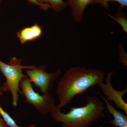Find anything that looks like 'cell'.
I'll list each match as a JSON object with an SVG mask.
<instances>
[{
	"label": "cell",
	"mask_w": 127,
	"mask_h": 127,
	"mask_svg": "<svg viewBox=\"0 0 127 127\" xmlns=\"http://www.w3.org/2000/svg\"><path fill=\"white\" fill-rule=\"evenodd\" d=\"M113 72L111 71L107 74L105 78V83H102L98 86L103 94L106 96V98L108 101L112 102L119 109L123 111L125 114H127V103L125 102L123 97L127 92V88L122 91L116 90L112 86L111 79Z\"/></svg>",
	"instance_id": "6"
},
{
	"label": "cell",
	"mask_w": 127,
	"mask_h": 127,
	"mask_svg": "<svg viewBox=\"0 0 127 127\" xmlns=\"http://www.w3.org/2000/svg\"><path fill=\"white\" fill-rule=\"evenodd\" d=\"M0 116L5 122L9 127H35V124H32L26 127H22L19 126L15 120L6 112L4 111L0 105Z\"/></svg>",
	"instance_id": "13"
},
{
	"label": "cell",
	"mask_w": 127,
	"mask_h": 127,
	"mask_svg": "<svg viewBox=\"0 0 127 127\" xmlns=\"http://www.w3.org/2000/svg\"><path fill=\"white\" fill-rule=\"evenodd\" d=\"M1 0H0V2H1Z\"/></svg>",
	"instance_id": "18"
},
{
	"label": "cell",
	"mask_w": 127,
	"mask_h": 127,
	"mask_svg": "<svg viewBox=\"0 0 127 127\" xmlns=\"http://www.w3.org/2000/svg\"><path fill=\"white\" fill-rule=\"evenodd\" d=\"M22 60L16 57L11 58L9 62L5 63L0 61V72L4 75L6 81L1 87L2 91L9 92L11 95L12 105L17 106L19 100L18 93L20 92V84L22 79L28 77L23 74L24 69H30L35 66L34 65H23Z\"/></svg>",
	"instance_id": "3"
},
{
	"label": "cell",
	"mask_w": 127,
	"mask_h": 127,
	"mask_svg": "<svg viewBox=\"0 0 127 127\" xmlns=\"http://www.w3.org/2000/svg\"><path fill=\"white\" fill-rule=\"evenodd\" d=\"M119 61L124 66H127V54L125 52L124 48L123 46L121 43H120L119 46Z\"/></svg>",
	"instance_id": "14"
},
{
	"label": "cell",
	"mask_w": 127,
	"mask_h": 127,
	"mask_svg": "<svg viewBox=\"0 0 127 127\" xmlns=\"http://www.w3.org/2000/svg\"><path fill=\"white\" fill-rule=\"evenodd\" d=\"M104 78L103 71L97 68L79 66L69 68L59 81L56 90L59 100L58 108L61 110L77 95L103 82Z\"/></svg>",
	"instance_id": "1"
},
{
	"label": "cell",
	"mask_w": 127,
	"mask_h": 127,
	"mask_svg": "<svg viewBox=\"0 0 127 127\" xmlns=\"http://www.w3.org/2000/svg\"><path fill=\"white\" fill-rule=\"evenodd\" d=\"M94 0H68V6L71 10V15L74 20L80 23L82 22L85 9L89 5L93 4Z\"/></svg>",
	"instance_id": "8"
},
{
	"label": "cell",
	"mask_w": 127,
	"mask_h": 127,
	"mask_svg": "<svg viewBox=\"0 0 127 127\" xmlns=\"http://www.w3.org/2000/svg\"><path fill=\"white\" fill-rule=\"evenodd\" d=\"M87 103L79 107H71L68 112L62 113L55 106L52 118L61 123V127H89L97 119L105 117L104 102L95 96H88Z\"/></svg>",
	"instance_id": "2"
},
{
	"label": "cell",
	"mask_w": 127,
	"mask_h": 127,
	"mask_svg": "<svg viewBox=\"0 0 127 127\" xmlns=\"http://www.w3.org/2000/svg\"><path fill=\"white\" fill-rule=\"evenodd\" d=\"M108 16L113 19L119 24L122 28L123 31L127 34V18L124 13L122 11H118L116 15L113 16L106 13Z\"/></svg>",
	"instance_id": "12"
},
{
	"label": "cell",
	"mask_w": 127,
	"mask_h": 127,
	"mask_svg": "<svg viewBox=\"0 0 127 127\" xmlns=\"http://www.w3.org/2000/svg\"><path fill=\"white\" fill-rule=\"evenodd\" d=\"M42 33V27L37 24L24 28L17 32V36L21 44L39 39Z\"/></svg>",
	"instance_id": "7"
},
{
	"label": "cell",
	"mask_w": 127,
	"mask_h": 127,
	"mask_svg": "<svg viewBox=\"0 0 127 127\" xmlns=\"http://www.w3.org/2000/svg\"><path fill=\"white\" fill-rule=\"evenodd\" d=\"M26 70L30 81L39 88L43 94L49 93L52 88L53 82L59 77L62 71L59 68L55 72H47L45 66L43 65Z\"/></svg>",
	"instance_id": "5"
},
{
	"label": "cell",
	"mask_w": 127,
	"mask_h": 127,
	"mask_svg": "<svg viewBox=\"0 0 127 127\" xmlns=\"http://www.w3.org/2000/svg\"><path fill=\"white\" fill-rule=\"evenodd\" d=\"M111 1L119 4L118 11H122L127 6V0H94L93 4H98L104 9L109 10V2Z\"/></svg>",
	"instance_id": "11"
},
{
	"label": "cell",
	"mask_w": 127,
	"mask_h": 127,
	"mask_svg": "<svg viewBox=\"0 0 127 127\" xmlns=\"http://www.w3.org/2000/svg\"><path fill=\"white\" fill-rule=\"evenodd\" d=\"M1 85V80L0 79V96H2V89H1V87H0Z\"/></svg>",
	"instance_id": "17"
},
{
	"label": "cell",
	"mask_w": 127,
	"mask_h": 127,
	"mask_svg": "<svg viewBox=\"0 0 127 127\" xmlns=\"http://www.w3.org/2000/svg\"><path fill=\"white\" fill-rule=\"evenodd\" d=\"M0 127H9L0 116Z\"/></svg>",
	"instance_id": "16"
},
{
	"label": "cell",
	"mask_w": 127,
	"mask_h": 127,
	"mask_svg": "<svg viewBox=\"0 0 127 127\" xmlns=\"http://www.w3.org/2000/svg\"><path fill=\"white\" fill-rule=\"evenodd\" d=\"M32 83L28 77L23 78L20 82L19 87L26 101L41 115L51 113L56 106L53 96L49 93L40 95L34 91Z\"/></svg>",
	"instance_id": "4"
},
{
	"label": "cell",
	"mask_w": 127,
	"mask_h": 127,
	"mask_svg": "<svg viewBox=\"0 0 127 127\" xmlns=\"http://www.w3.org/2000/svg\"><path fill=\"white\" fill-rule=\"evenodd\" d=\"M42 4H47L50 5L51 8L55 12H60L67 7L68 3L63 0H37Z\"/></svg>",
	"instance_id": "10"
},
{
	"label": "cell",
	"mask_w": 127,
	"mask_h": 127,
	"mask_svg": "<svg viewBox=\"0 0 127 127\" xmlns=\"http://www.w3.org/2000/svg\"><path fill=\"white\" fill-rule=\"evenodd\" d=\"M101 95V97L106 103V106L105 109L108 110L110 115L113 117V120L108 122V123L113 125L115 127H127V116L124 114L122 112L117 110L110 104L108 101L102 96Z\"/></svg>",
	"instance_id": "9"
},
{
	"label": "cell",
	"mask_w": 127,
	"mask_h": 127,
	"mask_svg": "<svg viewBox=\"0 0 127 127\" xmlns=\"http://www.w3.org/2000/svg\"><path fill=\"white\" fill-rule=\"evenodd\" d=\"M27 0L30 3L34 4L39 6L41 9L44 11H47L48 10L51 8V6L48 4H42L38 2L37 0Z\"/></svg>",
	"instance_id": "15"
}]
</instances>
